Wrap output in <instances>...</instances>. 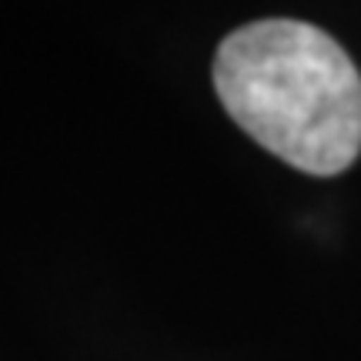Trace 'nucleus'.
I'll list each match as a JSON object with an SVG mask.
<instances>
[{
	"label": "nucleus",
	"instance_id": "nucleus-1",
	"mask_svg": "<svg viewBox=\"0 0 361 361\" xmlns=\"http://www.w3.org/2000/svg\"><path fill=\"white\" fill-rule=\"evenodd\" d=\"M214 90L247 137L305 174L331 178L361 154V74L322 27H238L218 47Z\"/></svg>",
	"mask_w": 361,
	"mask_h": 361
}]
</instances>
